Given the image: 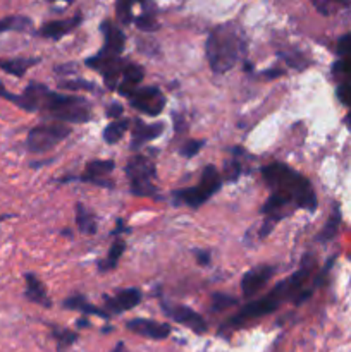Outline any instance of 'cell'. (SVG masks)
Returning a JSON list of instances; mask_svg holds the SVG:
<instances>
[{
	"label": "cell",
	"mask_w": 351,
	"mask_h": 352,
	"mask_svg": "<svg viewBox=\"0 0 351 352\" xmlns=\"http://www.w3.org/2000/svg\"><path fill=\"white\" fill-rule=\"evenodd\" d=\"M237 305V299L229 294H213L212 296V311H224Z\"/></svg>",
	"instance_id": "28"
},
{
	"label": "cell",
	"mask_w": 351,
	"mask_h": 352,
	"mask_svg": "<svg viewBox=\"0 0 351 352\" xmlns=\"http://www.w3.org/2000/svg\"><path fill=\"white\" fill-rule=\"evenodd\" d=\"M0 96H2V98H6V100H10V96H12V93H9L6 88H3L2 82H0Z\"/></svg>",
	"instance_id": "37"
},
{
	"label": "cell",
	"mask_w": 351,
	"mask_h": 352,
	"mask_svg": "<svg viewBox=\"0 0 351 352\" xmlns=\"http://www.w3.org/2000/svg\"><path fill=\"white\" fill-rule=\"evenodd\" d=\"M143 76L145 71L140 64H129V62H127V64L124 65L123 78H120L119 86H117V91L124 96H129V93L133 91V89H136V86L140 85Z\"/></svg>",
	"instance_id": "16"
},
{
	"label": "cell",
	"mask_w": 351,
	"mask_h": 352,
	"mask_svg": "<svg viewBox=\"0 0 351 352\" xmlns=\"http://www.w3.org/2000/svg\"><path fill=\"white\" fill-rule=\"evenodd\" d=\"M196 256H198V261L202 265H209L210 263V254L206 253V251H198V253H196Z\"/></svg>",
	"instance_id": "36"
},
{
	"label": "cell",
	"mask_w": 351,
	"mask_h": 352,
	"mask_svg": "<svg viewBox=\"0 0 351 352\" xmlns=\"http://www.w3.org/2000/svg\"><path fill=\"white\" fill-rule=\"evenodd\" d=\"M76 223H78V229L81 234L92 236V234L96 232L95 217H93V213H89L88 210L85 208V205H81V203L76 205Z\"/></svg>",
	"instance_id": "21"
},
{
	"label": "cell",
	"mask_w": 351,
	"mask_h": 352,
	"mask_svg": "<svg viewBox=\"0 0 351 352\" xmlns=\"http://www.w3.org/2000/svg\"><path fill=\"white\" fill-rule=\"evenodd\" d=\"M116 168V164L112 160H92L86 165L85 172L79 177V181L83 182H92V184L103 186V188H112V182L107 181V175H110V172Z\"/></svg>",
	"instance_id": "12"
},
{
	"label": "cell",
	"mask_w": 351,
	"mask_h": 352,
	"mask_svg": "<svg viewBox=\"0 0 351 352\" xmlns=\"http://www.w3.org/2000/svg\"><path fill=\"white\" fill-rule=\"evenodd\" d=\"M124 250H126V244H124L123 239H116V241H114V244H112V246H110L107 258L102 261V263L98 265L100 270H102V272L114 270V268L117 267V263H119L120 256H123V253H124Z\"/></svg>",
	"instance_id": "23"
},
{
	"label": "cell",
	"mask_w": 351,
	"mask_h": 352,
	"mask_svg": "<svg viewBox=\"0 0 351 352\" xmlns=\"http://www.w3.org/2000/svg\"><path fill=\"white\" fill-rule=\"evenodd\" d=\"M3 219H7V215L6 217H0V220H3Z\"/></svg>",
	"instance_id": "40"
},
{
	"label": "cell",
	"mask_w": 351,
	"mask_h": 352,
	"mask_svg": "<svg viewBox=\"0 0 351 352\" xmlns=\"http://www.w3.org/2000/svg\"><path fill=\"white\" fill-rule=\"evenodd\" d=\"M129 103L133 105V109L140 110V112L147 113L150 117L160 116L162 110L165 107V96L162 95V91L158 88H136L129 93Z\"/></svg>",
	"instance_id": "7"
},
{
	"label": "cell",
	"mask_w": 351,
	"mask_h": 352,
	"mask_svg": "<svg viewBox=\"0 0 351 352\" xmlns=\"http://www.w3.org/2000/svg\"><path fill=\"white\" fill-rule=\"evenodd\" d=\"M220 186H222V179H220L219 172L213 165H209L203 170L198 184L174 192V199L178 201L176 205H188L191 208H198L219 191Z\"/></svg>",
	"instance_id": "4"
},
{
	"label": "cell",
	"mask_w": 351,
	"mask_h": 352,
	"mask_svg": "<svg viewBox=\"0 0 351 352\" xmlns=\"http://www.w3.org/2000/svg\"><path fill=\"white\" fill-rule=\"evenodd\" d=\"M337 98L351 109V82H344L337 88Z\"/></svg>",
	"instance_id": "33"
},
{
	"label": "cell",
	"mask_w": 351,
	"mask_h": 352,
	"mask_svg": "<svg viewBox=\"0 0 351 352\" xmlns=\"http://www.w3.org/2000/svg\"><path fill=\"white\" fill-rule=\"evenodd\" d=\"M134 23H136V26L143 31L157 30V21H155V16L151 12L141 14L140 17H136V19H134Z\"/></svg>",
	"instance_id": "31"
},
{
	"label": "cell",
	"mask_w": 351,
	"mask_h": 352,
	"mask_svg": "<svg viewBox=\"0 0 351 352\" xmlns=\"http://www.w3.org/2000/svg\"><path fill=\"white\" fill-rule=\"evenodd\" d=\"M127 330L141 337H147L151 340H164L171 336V325L147 318H134L126 323Z\"/></svg>",
	"instance_id": "9"
},
{
	"label": "cell",
	"mask_w": 351,
	"mask_h": 352,
	"mask_svg": "<svg viewBox=\"0 0 351 352\" xmlns=\"http://www.w3.org/2000/svg\"><path fill=\"white\" fill-rule=\"evenodd\" d=\"M24 280H26V292H24V296H26L28 301L34 302L38 306H43V308H50L52 301L40 278L34 274H26L24 275Z\"/></svg>",
	"instance_id": "15"
},
{
	"label": "cell",
	"mask_w": 351,
	"mask_h": 352,
	"mask_svg": "<svg viewBox=\"0 0 351 352\" xmlns=\"http://www.w3.org/2000/svg\"><path fill=\"white\" fill-rule=\"evenodd\" d=\"M226 175L229 181H236L241 175V164L237 160H233L231 164L226 165Z\"/></svg>",
	"instance_id": "34"
},
{
	"label": "cell",
	"mask_w": 351,
	"mask_h": 352,
	"mask_svg": "<svg viewBox=\"0 0 351 352\" xmlns=\"http://www.w3.org/2000/svg\"><path fill=\"white\" fill-rule=\"evenodd\" d=\"M272 275H274V267L270 265H260L244 274V277L241 278V291H243L244 298H253L255 294H258V291L267 285Z\"/></svg>",
	"instance_id": "10"
},
{
	"label": "cell",
	"mask_w": 351,
	"mask_h": 352,
	"mask_svg": "<svg viewBox=\"0 0 351 352\" xmlns=\"http://www.w3.org/2000/svg\"><path fill=\"white\" fill-rule=\"evenodd\" d=\"M202 148H203V141H200V140L188 141V143L181 148V155L184 158H193L195 155L200 153V150H202Z\"/></svg>",
	"instance_id": "32"
},
{
	"label": "cell",
	"mask_w": 351,
	"mask_h": 352,
	"mask_svg": "<svg viewBox=\"0 0 351 352\" xmlns=\"http://www.w3.org/2000/svg\"><path fill=\"white\" fill-rule=\"evenodd\" d=\"M127 179L131 184V192L134 196H153L155 195V165L143 155H136L127 162Z\"/></svg>",
	"instance_id": "5"
},
{
	"label": "cell",
	"mask_w": 351,
	"mask_h": 352,
	"mask_svg": "<svg viewBox=\"0 0 351 352\" xmlns=\"http://www.w3.org/2000/svg\"><path fill=\"white\" fill-rule=\"evenodd\" d=\"M105 309L112 315H119V313L129 311L134 306L140 305L141 292L138 289H124L119 291L116 296H105Z\"/></svg>",
	"instance_id": "11"
},
{
	"label": "cell",
	"mask_w": 351,
	"mask_h": 352,
	"mask_svg": "<svg viewBox=\"0 0 351 352\" xmlns=\"http://www.w3.org/2000/svg\"><path fill=\"white\" fill-rule=\"evenodd\" d=\"M162 309H164V313L169 318L174 320L179 325L188 327V329L193 330L195 333H205L206 330H209L203 316L200 315V313H196L195 309L188 308V306L165 305V302H162Z\"/></svg>",
	"instance_id": "8"
},
{
	"label": "cell",
	"mask_w": 351,
	"mask_h": 352,
	"mask_svg": "<svg viewBox=\"0 0 351 352\" xmlns=\"http://www.w3.org/2000/svg\"><path fill=\"white\" fill-rule=\"evenodd\" d=\"M123 112H124V109H123V105H120V103H117V102H114V103H110V107L109 109H107V117H109V119H119L120 116H123Z\"/></svg>",
	"instance_id": "35"
},
{
	"label": "cell",
	"mask_w": 351,
	"mask_h": 352,
	"mask_svg": "<svg viewBox=\"0 0 351 352\" xmlns=\"http://www.w3.org/2000/svg\"><path fill=\"white\" fill-rule=\"evenodd\" d=\"M262 175H264V181L267 182L272 192L282 196L289 203L296 205L298 208L306 210V212H315L317 210V195L305 175L298 174L281 162H274V164L262 168Z\"/></svg>",
	"instance_id": "2"
},
{
	"label": "cell",
	"mask_w": 351,
	"mask_h": 352,
	"mask_svg": "<svg viewBox=\"0 0 351 352\" xmlns=\"http://www.w3.org/2000/svg\"><path fill=\"white\" fill-rule=\"evenodd\" d=\"M69 134H71V129L62 122L41 124V126L33 127L30 131L26 138V146L33 153H45V151L57 146Z\"/></svg>",
	"instance_id": "6"
},
{
	"label": "cell",
	"mask_w": 351,
	"mask_h": 352,
	"mask_svg": "<svg viewBox=\"0 0 351 352\" xmlns=\"http://www.w3.org/2000/svg\"><path fill=\"white\" fill-rule=\"evenodd\" d=\"M281 74H282L281 69H277V71H267V72H265V76H267V78H275V76H281Z\"/></svg>",
	"instance_id": "39"
},
{
	"label": "cell",
	"mask_w": 351,
	"mask_h": 352,
	"mask_svg": "<svg viewBox=\"0 0 351 352\" xmlns=\"http://www.w3.org/2000/svg\"><path fill=\"white\" fill-rule=\"evenodd\" d=\"M110 352H127V349H126V346H124V342H119Z\"/></svg>",
	"instance_id": "38"
},
{
	"label": "cell",
	"mask_w": 351,
	"mask_h": 352,
	"mask_svg": "<svg viewBox=\"0 0 351 352\" xmlns=\"http://www.w3.org/2000/svg\"><path fill=\"white\" fill-rule=\"evenodd\" d=\"M12 103L26 112H47L62 122H88L92 117V105L88 100L74 95H61L50 91L47 86L31 82L21 95H14Z\"/></svg>",
	"instance_id": "1"
},
{
	"label": "cell",
	"mask_w": 351,
	"mask_h": 352,
	"mask_svg": "<svg viewBox=\"0 0 351 352\" xmlns=\"http://www.w3.org/2000/svg\"><path fill=\"white\" fill-rule=\"evenodd\" d=\"M36 58H0V69L3 72L10 76H16V78H23L24 72L31 67L33 64H36Z\"/></svg>",
	"instance_id": "20"
},
{
	"label": "cell",
	"mask_w": 351,
	"mask_h": 352,
	"mask_svg": "<svg viewBox=\"0 0 351 352\" xmlns=\"http://www.w3.org/2000/svg\"><path fill=\"white\" fill-rule=\"evenodd\" d=\"M337 54H339L341 60L337 62L334 71L341 72L346 78H351V34H346L337 43Z\"/></svg>",
	"instance_id": "18"
},
{
	"label": "cell",
	"mask_w": 351,
	"mask_h": 352,
	"mask_svg": "<svg viewBox=\"0 0 351 352\" xmlns=\"http://www.w3.org/2000/svg\"><path fill=\"white\" fill-rule=\"evenodd\" d=\"M339 223H341V212L339 208H334V213L330 215V219L327 220V223L323 226L322 232H320V236L317 237L319 241H330L334 239V236L337 234V229H339Z\"/></svg>",
	"instance_id": "26"
},
{
	"label": "cell",
	"mask_w": 351,
	"mask_h": 352,
	"mask_svg": "<svg viewBox=\"0 0 351 352\" xmlns=\"http://www.w3.org/2000/svg\"><path fill=\"white\" fill-rule=\"evenodd\" d=\"M164 131V124H145L143 120L134 119L133 127V140H131V150H140L143 144L150 143V141L157 140Z\"/></svg>",
	"instance_id": "13"
},
{
	"label": "cell",
	"mask_w": 351,
	"mask_h": 352,
	"mask_svg": "<svg viewBox=\"0 0 351 352\" xmlns=\"http://www.w3.org/2000/svg\"><path fill=\"white\" fill-rule=\"evenodd\" d=\"M52 336H54L55 342H57L58 352H64V349L71 347L78 340V333L71 332V330L58 329V327H52Z\"/></svg>",
	"instance_id": "24"
},
{
	"label": "cell",
	"mask_w": 351,
	"mask_h": 352,
	"mask_svg": "<svg viewBox=\"0 0 351 352\" xmlns=\"http://www.w3.org/2000/svg\"><path fill=\"white\" fill-rule=\"evenodd\" d=\"M58 88L69 89V91H83V89H95L93 82L85 81V79H74V81H58Z\"/></svg>",
	"instance_id": "30"
},
{
	"label": "cell",
	"mask_w": 351,
	"mask_h": 352,
	"mask_svg": "<svg viewBox=\"0 0 351 352\" xmlns=\"http://www.w3.org/2000/svg\"><path fill=\"white\" fill-rule=\"evenodd\" d=\"M103 36H105V43L102 47V54L105 55H114V57H120L124 50V45H126V38L124 33L117 26H114L110 21H105L102 24Z\"/></svg>",
	"instance_id": "14"
},
{
	"label": "cell",
	"mask_w": 351,
	"mask_h": 352,
	"mask_svg": "<svg viewBox=\"0 0 351 352\" xmlns=\"http://www.w3.org/2000/svg\"><path fill=\"white\" fill-rule=\"evenodd\" d=\"M127 129H129V119H120V117L114 119L103 131V140L109 144H116Z\"/></svg>",
	"instance_id": "22"
},
{
	"label": "cell",
	"mask_w": 351,
	"mask_h": 352,
	"mask_svg": "<svg viewBox=\"0 0 351 352\" xmlns=\"http://www.w3.org/2000/svg\"><path fill=\"white\" fill-rule=\"evenodd\" d=\"M143 2H147V0H117L116 9H117V16H119V19L123 21L124 24L131 23V21H133V12H131V9H133L134 3H143Z\"/></svg>",
	"instance_id": "27"
},
{
	"label": "cell",
	"mask_w": 351,
	"mask_h": 352,
	"mask_svg": "<svg viewBox=\"0 0 351 352\" xmlns=\"http://www.w3.org/2000/svg\"><path fill=\"white\" fill-rule=\"evenodd\" d=\"M30 24V21L24 17H6L0 19V33L3 31H23Z\"/></svg>",
	"instance_id": "29"
},
{
	"label": "cell",
	"mask_w": 351,
	"mask_h": 352,
	"mask_svg": "<svg viewBox=\"0 0 351 352\" xmlns=\"http://www.w3.org/2000/svg\"><path fill=\"white\" fill-rule=\"evenodd\" d=\"M312 2L319 12L330 16V14L339 12L341 9H346L351 3V0H312Z\"/></svg>",
	"instance_id": "25"
},
{
	"label": "cell",
	"mask_w": 351,
	"mask_h": 352,
	"mask_svg": "<svg viewBox=\"0 0 351 352\" xmlns=\"http://www.w3.org/2000/svg\"><path fill=\"white\" fill-rule=\"evenodd\" d=\"M206 58L217 74L231 71L243 50V38L233 24H222L215 28L206 38Z\"/></svg>",
	"instance_id": "3"
},
{
	"label": "cell",
	"mask_w": 351,
	"mask_h": 352,
	"mask_svg": "<svg viewBox=\"0 0 351 352\" xmlns=\"http://www.w3.org/2000/svg\"><path fill=\"white\" fill-rule=\"evenodd\" d=\"M79 23H81V14L65 21H52V23L43 24V28L40 30V34L45 38H52V40H58L65 33L74 30Z\"/></svg>",
	"instance_id": "17"
},
{
	"label": "cell",
	"mask_w": 351,
	"mask_h": 352,
	"mask_svg": "<svg viewBox=\"0 0 351 352\" xmlns=\"http://www.w3.org/2000/svg\"><path fill=\"white\" fill-rule=\"evenodd\" d=\"M64 308L74 309V311L85 313V315L100 316V318H103V320H109V316H110L109 311H103V309L95 308V306L88 305V302H86V299L83 298V296H72V298L65 299Z\"/></svg>",
	"instance_id": "19"
}]
</instances>
